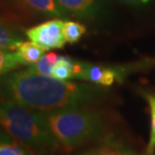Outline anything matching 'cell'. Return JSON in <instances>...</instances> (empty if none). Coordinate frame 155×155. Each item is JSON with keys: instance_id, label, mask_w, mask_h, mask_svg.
I'll list each match as a JSON object with an SVG mask.
<instances>
[{"instance_id": "6da1fadb", "label": "cell", "mask_w": 155, "mask_h": 155, "mask_svg": "<svg viewBox=\"0 0 155 155\" xmlns=\"http://www.w3.org/2000/svg\"><path fill=\"white\" fill-rule=\"evenodd\" d=\"M0 95L3 99L42 113H49L90 107L103 97L104 90L99 85L60 80L26 68L0 77Z\"/></svg>"}, {"instance_id": "7a4b0ae2", "label": "cell", "mask_w": 155, "mask_h": 155, "mask_svg": "<svg viewBox=\"0 0 155 155\" xmlns=\"http://www.w3.org/2000/svg\"><path fill=\"white\" fill-rule=\"evenodd\" d=\"M0 128L28 147L34 155H50L59 147L44 113L11 100L0 101Z\"/></svg>"}, {"instance_id": "3957f363", "label": "cell", "mask_w": 155, "mask_h": 155, "mask_svg": "<svg viewBox=\"0 0 155 155\" xmlns=\"http://www.w3.org/2000/svg\"><path fill=\"white\" fill-rule=\"evenodd\" d=\"M44 116L59 147L66 151L99 137L106 125L103 114L89 107L49 112Z\"/></svg>"}, {"instance_id": "277c9868", "label": "cell", "mask_w": 155, "mask_h": 155, "mask_svg": "<svg viewBox=\"0 0 155 155\" xmlns=\"http://www.w3.org/2000/svg\"><path fill=\"white\" fill-rule=\"evenodd\" d=\"M126 70L123 66H105L75 60L74 79L88 81L102 87L110 86L115 81H122Z\"/></svg>"}, {"instance_id": "5b68a950", "label": "cell", "mask_w": 155, "mask_h": 155, "mask_svg": "<svg viewBox=\"0 0 155 155\" xmlns=\"http://www.w3.org/2000/svg\"><path fill=\"white\" fill-rule=\"evenodd\" d=\"M64 20L52 18L40 24L26 29L25 35L30 41L40 45L45 51L50 49H60L66 43L63 33Z\"/></svg>"}, {"instance_id": "8992f818", "label": "cell", "mask_w": 155, "mask_h": 155, "mask_svg": "<svg viewBox=\"0 0 155 155\" xmlns=\"http://www.w3.org/2000/svg\"><path fill=\"white\" fill-rule=\"evenodd\" d=\"M68 15L87 21H97L108 12V0H56Z\"/></svg>"}, {"instance_id": "52a82bcc", "label": "cell", "mask_w": 155, "mask_h": 155, "mask_svg": "<svg viewBox=\"0 0 155 155\" xmlns=\"http://www.w3.org/2000/svg\"><path fill=\"white\" fill-rule=\"evenodd\" d=\"M21 3L35 14L44 17L65 18L68 13L56 2V0H20Z\"/></svg>"}, {"instance_id": "ba28073f", "label": "cell", "mask_w": 155, "mask_h": 155, "mask_svg": "<svg viewBox=\"0 0 155 155\" xmlns=\"http://www.w3.org/2000/svg\"><path fill=\"white\" fill-rule=\"evenodd\" d=\"M77 155H137L125 145L116 140L106 139L94 147Z\"/></svg>"}, {"instance_id": "9c48e42d", "label": "cell", "mask_w": 155, "mask_h": 155, "mask_svg": "<svg viewBox=\"0 0 155 155\" xmlns=\"http://www.w3.org/2000/svg\"><path fill=\"white\" fill-rule=\"evenodd\" d=\"M0 155H34L28 147L10 134L0 130Z\"/></svg>"}, {"instance_id": "30bf717a", "label": "cell", "mask_w": 155, "mask_h": 155, "mask_svg": "<svg viewBox=\"0 0 155 155\" xmlns=\"http://www.w3.org/2000/svg\"><path fill=\"white\" fill-rule=\"evenodd\" d=\"M22 59L24 65H32L36 63L42 56L45 50L40 45L36 44L33 41H20L15 49Z\"/></svg>"}, {"instance_id": "8fae6325", "label": "cell", "mask_w": 155, "mask_h": 155, "mask_svg": "<svg viewBox=\"0 0 155 155\" xmlns=\"http://www.w3.org/2000/svg\"><path fill=\"white\" fill-rule=\"evenodd\" d=\"M24 65L16 50L0 47V77Z\"/></svg>"}, {"instance_id": "7c38bea8", "label": "cell", "mask_w": 155, "mask_h": 155, "mask_svg": "<svg viewBox=\"0 0 155 155\" xmlns=\"http://www.w3.org/2000/svg\"><path fill=\"white\" fill-rule=\"evenodd\" d=\"M75 60L64 55H59L52 71V77L60 80H71L74 79Z\"/></svg>"}, {"instance_id": "4fadbf2b", "label": "cell", "mask_w": 155, "mask_h": 155, "mask_svg": "<svg viewBox=\"0 0 155 155\" xmlns=\"http://www.w3.org/2000/svg\"><path fill=\"white\" fill-rule=\"evenodd\" d=\"M59 55L54 53V52H49L47 54H44L36 63L29 65L27 67L28 70L36 73L46 75V76L52 77V71L55 63L57 62Z\"/></svg>"}, {"instance_id": "5bb4252c", "label": "cell", "mask_w": 155, "mask_h": 155, "mask_svg": "<svg viewBox=\"0 0 155 155\" xmlns=\"http://www.w3.org/2000/svg\"><path fill=\"white\" fill-rule=\"evenodd\" d=\"M22 38L8 24L0 19V47L15 50Z\"/></svg>"}, {"instance_id": "9a60e30c", "label": "cell", "mask_w": 155, "mask_h": 155, "mask_svg": "<svg viewBox=\"0 0 155 155\" xmlns=\"http://www.w3.org/2000/svg\"><path fill=\"white\" fill-rule=\"evenodd\" d=\"M85 32H86V27L81 23L71 20H64L63 33L67 43H76L85 34Z\"/></svg>"}, {"instance_id": "2e32d148", "label": "cell", "mask_w": 155, "mask_h": 155, "mask_svg": "<svg viewBox=\"0 0 155 155\" xmlns=\"http://www.w3.org/2000/svg\"><path fill=\"white\" fill-rule=\"evenodd\" d=\"M146 100L149 105L151 125H150V138L146 148V155H155V95L145 94Z\"/></svg>"}, {"instance_id": "e0dca14e", "label": "cell", "mask_w": 155, "mask_h": 155, "mask_svg": "<svg viewBox=\"0 0 155 155\" xmlns=\"http://www.w3.org/2000/svg\"><path fill=\"white\" fill-rule=\"evenodd\" d=\"M118 1L129 6H143L148 4L151 0H118Z\"/></svg>"}]
</instances>
